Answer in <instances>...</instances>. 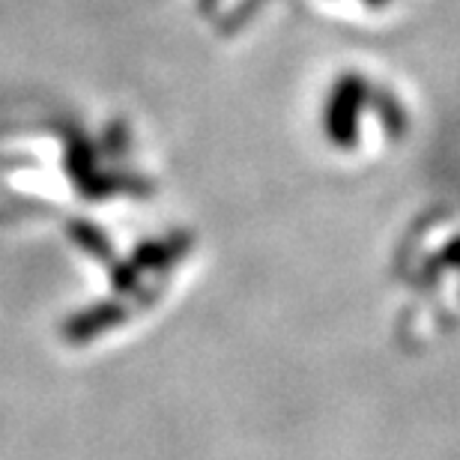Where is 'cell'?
Here are the masks:
<instances>
[{"label":"cell","mask_w":460,"mask_h":460,"mask_svg":"<svg viewBox=\"0 0 460 460\" xmlns=\"http://www.w3.org/2000/svg\"><path fill=\"white\" fill-rule=\"evenodd\" d=\"M362 99H365V81L358 75H344L338 81V87L329 96V108H326V128L335 141L349 144L356 135V117L362 111Z\"/></svg>","instance_id":"1"},{"label":"cell","mask_w":460,"mask_h":460,"mask_svg":"<svg viewBox=\"0 0 460 460\" xmlns=\"http://www.w3.org/2000/svg\"><path fill=\"white\" fill-rule=\"evenodd\" d=\"M367 4H371V6H383L385 0H367Z\"/></svg>","instance_id":"2"}]
</instances>
